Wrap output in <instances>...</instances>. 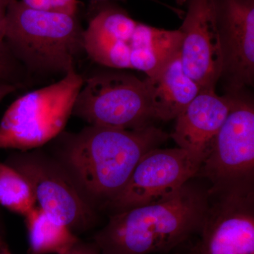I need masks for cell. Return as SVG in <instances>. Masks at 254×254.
Masks as SVG:
<instances>
[{"label": "cell", "mask_w": 254, "mask_h": 254, "mask_svg": "<svg viewBox=\"0 0 254 254\" xmlns=\"http://www.w3.org/2000/svg\"><path fill=\"white\" fill-rule=\"evenodd\" d=\"M169 138L153 125L133 130L88 125L75 133L64 131L48 151L100 213L121 193L142 157Z\"/></svg>", "instance_id": "cell-1"}, {"label": "cell", "mask_w": 254, "mask_h": 254, "mask_svg": "<svg viewBox=\"0 0 254 254\" xmlns=\"http://www.w3.org/2000/svg\"><path fill=\"white\" fill-rule=\"evenodd\" d=\"M203 181L195 177L163 199L110 214L92 240L102 254H168L188 245L199 237L208 211Z\"/></svg>", "instance_id": "cell-2"}, {"label": "cell", "mask_w": 254, "mask_h": 254, "mask_svg": "<svg viewBox=\"0 0 254 254\" xmlns=\"http://www.w3.org/2000/svg\"><path fill=\"white\" fill-rule=\"evenodd\" d=\"M180 30L139 22L115 6H102L84 30V51L107 67L134 69L151 76L180 53Z\"/></svg>", "instance_id": "cell-3"}, {"label": "cell", "mask_w": 254, "mask_h": 254, "mask_svg": "<svg viewBox=\"0 0 254 254\" xmlns=\"http://www.w3.org/2000/svg\"><path fill=\"white\" fill-rule=\"evenodd\" d=\"M4 41L31 72L64 76L84 50V29L76 14L32 9L14 0L6 12Z\"/></svg>", "instance_id": "cell-4"}, {"label": "cell", "mask_w": 254, "mask_h": 254, "mask_svg": "<svg viewBox=\"0 0 254 254\" xmlns=\"http://www.w3.org/2000/svg\"><path fill=\"white\" fill-rule=\"evenodd\" d=\"M83 83L73 68L56 83L15 100L0 122V150L36 149L53 141L72 115Z\"/></svg>", "instance_id": "cell-5"}, {"label": "cell", "mask_w": 254, "mask_h": 254, "mask_svg": "<svg viewBox=\"0 0 254 254\" xmlns=\"http://www.w3.org/2000/svg\"><path fill=\"white\" fill-rule=\"evenodd\" d=\"M73 116L88 125L133 130L155 118L143 80L121 71H103L83 78Z\"/></svg>", "instance_id": "cell-6"}, {"label": "cell", "mask_w": 254, "mask_h": 254, "mask_svg": "<svg viewBox=\"0 0 254 254\" xmlns=\"http://www.w3.org/2000/svg\"><path fill=\"white\" fill-rule=\"evenodd\" d=\"M5 163L26 179L38 206L75 235L79 237L96 226L99 213L85 201L48 150H15Z\"/></svg>", "instance_id": "cell-7"}, {"label": "cell", "mask_w": 254, "mask_h": 254, "mask_svg": "<svg viewBox=\"0 0 254 254\" xmlns=\"http://www.w3.org/2000/svg\"><path fill=\"white\" fill-rule=\"evenodd\" d=\"M198 254H254V182L209 187Z\"/></svg>", "instance_id": "cell-8"}, {"label": "cell", "mask_w": 254, "mask_h": 254, "mask_svg": "<svg viewBox=\"0 0 254 254\" xmlns=\"http://www.w3.org/2000/svg\"><path fill=\"white\" fill-rule=\"evenodd\" d=\"M242 91L228 92L231 109L197 175L209 187L254 182V106Z\"/></svg>", "instance_id": "cell-9"}, {"label": "cell", "mask_w": 254, "mask_h": 254, "mask_svg": "<svg viewBox=\"0 0 254 254\" xmlns=\"http://www.w3.org/2000/svg\"><path fill=\"white\" fill-rule=\"evenodd\" d=\"M201 162L182 148H155L141 158L121 193L107 210L110 214L154 203L170 196L195 178Z\"/></svg>", "instance_id": "cell-10"}, {"label": "cell", "mask_w": 254, "mask_h": 254, "mask_svg": "<svg viewBox=\"0 0 254 254\" xmlns=\"http://www.w3.org/2000/svg\"><path fill=\"white\" fill-rule=\"evenodd\" d=\"M222 54V71L228 92L253 86L254 0H212Z\"/></svg>", "instance_id": "cell-11"}, {"label": "cell", "mask_w": 254, "mask_h": 254, "mask_svg": "<svg viewBox=\"0 0 254 254\" xmlns=\"http://www.w3.org/2000/svg\"><path fill=\"white\" fill-rule=\"evenodd\" d=\"M187 2V13L179 28L182 66L200 88H215L221 78L222 54L212 0Z\"/></svg>", "instance_id": "cell-12"}, {"label": "cell", "mask_w": 254, "mask_h": 254, "mask_svg": "<svg viewBox=\"0 0 254 254\" xmlns=\"http://www.w3.org/2000/svg\"><path fill=\"white\" fill-rule=\"evenodd\" d=\"M232 104L230 93L220 96L215 88H200L176 120L170 137L177 146L203 163L208 155Z\"/></svg>", "instance_id": "cell-13"}, {"label": "cell", "mask_w": 254, "mask_h": 254, "mask_svg": "<svg viewBox=\"0 0 254 254\" xmlns=\"http://www.w3.org/2000/svg\"><path fill=\"white\" fill-rule=\"evenodd\" d=\"M155 120H175L200 91V87L185 73L180 53L143 80Z\"/></svg>", "instance_id": "cell-14"}, {"label": "cell", "mask_w": 254, "mask_h": 254, "mask_svg": "<svg viewBox=\"0 0 254 254\" xmlns=\"http://www.w3.org/2000/svg\"><path fill=\"white\" fill-rule=\"evenodd\" d=\"M23 218L27 230L28 254H63L80 239L38 205Z\"/></svg>", "instance_id": "cell-15"}, {"label": "cell", "mask_w": 254, "mask_h": 254, "mask_svg": "<svg viewBox=\"0 0 254 254\" xmlns=\"http://www.w3.org/2000/svg\"><path fill=\"white\" fill-rule=\"evenodd\" d=\"M0 205L24 217L36 206L26 179L9 164L0 161Z\"/></svg>", "instance_id": "cell-16"}, {"label": "cell", "mask_w": 254, "mask_h": 254, "mask_svg": "<svg viewBox=\"0 0 254 254\" xmlns=\"http://www.w3.org/2000/svg\"><path fill=\"white\" fill-rule=\"evenodd\" d=\"M14 0H0V58L9 60V50L5 43V24L8 7Z\"/></svg>", "instance_id": "cell-17"}, {"label": "cell", "mask_w": 254, "mask_h": 254, "mask_svg": "<svg viewBox=\"0 0 254 254\" xmlns=\"http://www.w3.org/2000/svg\"><path fill=\"white\" fill-rule=\"evenodd\" d=\"M63 254H102L99 247L93 242H86L79 239L66 252Z\"/></svg>", "instance_id": "cell-18"}, {"label": "cell", "mask_w": 254, "mask_h": 254, "mask_svg": "<svg viewBox=\"0 0 254 254\" xmlns=\"http://www.w3.org/2000/svg\"><path fill=\"white\" fill-rule=\"evenodd\" d=\"M52 11L68 14H76L77 0H50Z\"/></svg>", "instance_id": "cell-19"}, {"label": "cell", "mask_w": 254, "mask_h": 254, "mask_svg": "<svg viewBox=\"0 0 254 254\" xmlns=\"http://www.w3.org/2000/svg\"><path fill=\"white\" fill-rule=\"evenodd\" d=\"M12 66L9 60L0 58V79H7L11 76Z\"/></svg>", "instance_id": "cell-20"}, {"label": "cell", "mask_w": 254, "mask_h": 254, "mask_svg": "<svg viewBox=\"0 0 254 254\" xmlns=\"http://www.w3.org/2000/svg\"><path fill=\"white\" fill-rule=\"evenodd\" d=\"M198 254V242L195 245H192L191 242L188 245L184 246L178 250L168 254Z\"/></svg>", "instance_id": "cell-21"}, {"label": "cell", "mask_w": 254, "mask_h": 254, "mask_svg": "<svg viewBox=\"0 0 254 254\" xmlns=\"http://www.w3.org/2000/svg\"><path fill=\"white\" fill-rule=\"evenodd\" d=\"M15 91V87L9 83L0 84V103L6 96Z\"/></svg>", "instance_id": "cell-22"}, {"label": "cell", "mask_w": 254, "mask_h": 254, "mask_svg": "<svg viewBox=\"0 0 254 254\" xmlns=\"http://www.w3.org/2000/svg\"><path fill=\"white\" fill-rule=\"evenodd\" d=\"M0 254H14L12 252H11V250H9V247H7V245H5L0 250Z\"/></svg>", "instance_id": "cell-23"}, {"label": "cell", "mask_w": 254, "mask_h": 254, "mask_svg": "<svg viewBox=\"0 0 254 254\" xmlns=\"http://www.w3.org/2000/svg\"><path fill=\"white\" fill-rule=\"evenodd\" d=\"M6 245L5 244L4 239H3L2 235H1V230H0V250H1V248H2L4 246Z\"/></svg>", "instance_id": "cell-24"}, {"label": "cell", "mask_w": 254, "mask_h": 254, "mask_svg": "<svg viewBox=\"0 0 254 254\" xmlns=\"http://www.w3.org/2000/svg\"><path fill=\"white\" fill-rule=\"evenodd\" d=\"M177 2L179 3L180 4H183L187 3V0H176Z\"/></svg>", "instance_id": "cell-25"}, {"label": "cell", "mask_w": 254, "mask_h": 254, "mask_svg": "<svg viewBox=\"0 0 254 254\" xmlns=\"http://www.w3.org/2000/svg\"><path fill=\"white\" fill-rule=\"evenodd\" d=\"M151 1H157V0H151Z\"/></svg>", "instance_id": "cell-26"}]
</instances>
